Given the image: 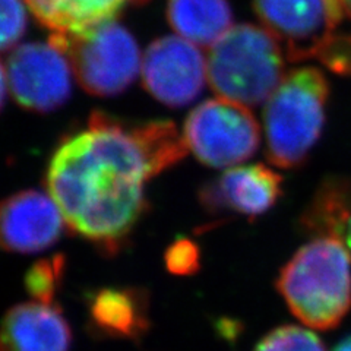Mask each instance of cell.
Listing matches in <instances>:
<instances>
[{"instance_id": "cell-1", "label": "cell", "mask_w": 351, "mask_h": 351, "mask_svg": "<svg viewBox=\"0 0 351 351\" xmlns=\"http://www.w3.org/2000/svg\"><path fill=\"white\" fill-rule=\"evenodd\" d=\"M186 148L171 122L126 125L95 112L54 151L47 191L73 233L113 252L147 210V182L182 161Z\"/></svg>"}, {"instance_id": "cell-2", "label": "cell", "mask_w": 351, "mask_h": 351, "mask_svg": "<svg viewBox=\"0 0 351 351\" xmlns=\"http://www.w3.org/2000/svg\"><path fill=\"white\" fill-rule=\"evenodd\" d=\"M277 289L306 326L334 329L351 309V258L343 240L316 237L281 268Z\"/></svg>"}, {"instance_id": "cell-3", "label": "cell", "mask_w": 351, "mask_h": 351, "mask_svg": "<svg viewBox=\"0 0 351 351\" xmlns=\"http://www.w3.org/2000/svg\"><path fill=\"white\" fill-rule=\"evenodd\" d=\"M329 82L304 66L284 76L263 110L267 157L274 166L298 169L309 158L325 125Z\"/></svg>"}, {"instance_id": "cell-4", "label": "cell", "mask_w": 351, "mask_h": 351, "mask_svg": "<svg viewBox=\"0 0 351 351\" xmlns=\"http://www.w3.org/2000/svg\"><path fill=\"white\" fill-rule=\"evenodd\" d=\"M285 54L263 27L240 24L210 47L208 82L219 98L246 107L268 101L284 78Z\"/></svg>"}, {"instance_id": "cell-5", "label": "cell", "mask_w": 351, "mask_h": 351, "mask_svg": "<svg viewBox=\"0 0 351 351\" xmlns=\"http://www.w3.org/2000/svg\"><path fill=\"white\" fill-rule=\"evenodd\" d=\"M50 43L66 53L76 80L91 95L123 93L141 71L142 58L134 36L114 21L80 36H51Z\"/></svg>"}, {"instance_id": "cell-6", "label": "cell", "mask_w": 351, "mask_h": 351, "mask_svg": "<svg viewBox=\"0 0 351 351\" xmlns=\"http://www.w3.org/2000/svg\"><path fill=\"white\" fill-rule=\"evenodd\" d=\"M183 139L201 162L221 169L254 156L261 142V129L249 107L214 98L189 114Z\"/></svg>"}, {"instance_id": "cell-7", "label": "cell", "mask_w": 351, "mask_h": 351, "mask_svg": "<svg viewBox=\"0 0 351 351\" xmlns=\"http://www.w3.org/2000/svg\"><path fill=\"white\" fill-rule=\"evenodd\" d=\"M254 9L290 62L316 59L347 16L341 0H254Z\"/></svg>"}, {"instance_id": "cell-8", "label": "cell", "mask_w": 351, "mask_h": 351, "mask_svg": "<svg viewBox=\"0 0 351 351\" xmlns=\"http://www.w3.org/2000/svg\"><path fill=\"white\" fill-rule=\"evenodd\" d=\"M5 68L9 90L21 107L49 113L68 101L73 71L66 53L53 43L16 47Z\"/></svg>"}, {"instance_id": "cell-9", "label": "cell", "mask_w": 351, "mask_h": 351, "mask_svg": "<svg viewBox=\"0 0 351 351\" xmlns=\"http://www.w3.org/2000/svg\"><path fill=\"white\" fill-rule=\"evenodd\" d=\"M145 90L162 104L183 107L204 90L206 58L199 47L179 36L149 44L141 64Z\"/></svg>"}, {"instance_id": "cell-10", "label": "cell", "mask_w": 351, "mask_h": 351, "mask_svg": "<svg viewBox=\"0 0 351 351\" xmlns=\"http://www.w3.org/2000/svg\"><path fill=\"white\" fill-rule=\"evenodd\" d=\"M66 223L50 195L21 191L0 202V249L36 254L60 239Z\"/></svg>"}, {"instance_id": "cell-11", "label": "cell", "mask_w": 351, "mask_h": 351, "mask_svg": "<svg viewBox=\"0 0 351 351\" xmlns=\"http://www.w3.org/2000/svg\"><path fill=\"white\" fill-rule=\"evenodd\" d=\"M282 195L281 174L265 164L227 170L201 191V204L210 213L233 211L259 217L269 211Z\"/></svg>"}, {"instance_id": "cell-12", "label": "cell", "mask_w": 351, "mask_h": 351, "mask_svg": "<svg viewBox=\"0 0 351 351\" xmlns=\"http://www.w3.org/2000/svg\"><path fill=\"white\" fill-rule=\"evenodd\" d=\"M72 332L54 304H16L0 324V351H69Z\"/></svg>"}, {"instance_id": "cell-13", "label": "cell", "mask_w": 351, "mask_h": 351, "mask_svg": "<svg viewBox=\"0 0 351 351\" xmlns=\"http://www.w3.org/2000/svg\"><path fill=\"white\" fill-rule=\"evenodd\" d=\"M130 0H25L51 36L73 37L113 21ZM142 2V0H134Z\"/></svg>"}, {"instance_id": "cell-14", "label": "cell", "mask_w": 351, "mask_h": 351, "mask_svg": "<svg viewBox=\"0 0 351 351\" xmlns=\"http://www.w3.org/2000/svg\"><path fill=\"white\" fill-rule=\"evenodd\" d=\"M90 321L110 338L138 339L148 329V300L134 289H104L90 303Z\"/></svg>"}, {"instance_id": "cell-15", "label": "cell", "mask_w": 351, "mask_h": 351, "mask_svg": "<svg viewBox=\"0 0 351 351\" xmlns=\"http://www.w3.org/2000/svg\"><path fill=\"white\" fill-rule=\"evenodd\" d=\"M167 19L176 34L197 47H211L233 27L227 0H169Z\"/></svg>"}, {"instance_id": "cell-16", "label": "cell", "mask_w": 351, "mask_h": 351, "mask_svg": "<svg viewBox=\"0 0 351 351\" xmlns=\"http://www.w3.org/2000/svg\"><path fill=\"white\" fill-rule=\"evenodd\" d=\"M351 219V179L326 178L300 217L303 232L343 240Z\"/></svg>"}, {"instance_id": "cell-17", "label": "cell", "mask_w": 351, "mask_h": 351, "mask_svg": "<svg viewBox=\"0 0 351 351\" xmlns=\"http://www.w3.org/2000/svg\"><path fill=\"white\" fill-rule=\"evenodd\" d=\"M64 272L63 256H53L36 262L25 276V289L34 302L54 304Z\"/></svg>"}, {"instance_id": "cell-18", "label": "cell", "mask_w": 351, "mask_h": 351, "mask_svg": "<svg viewBox=\"0 0 351 351\" xmlns=\"http://www.w3.org/2000/svg\"><path fill=\"white\" fill-rule=\"evenodd\" d=\"M254 351H326L322 339L313 331L298 325L272 329L256 344Z\"/></svg>"}, {"instance_id": "cell-19", "label": "cell", "mask_w": 351, "mask_h": 351, "mask_svg": "<svg viewBox=\"0 0 351 351\" xmlns=\"http://www.w3.org/2000/svg\"><path fill=\"white\" fill-rule=\"evenodd\" d=\"M25 0H0V51L9 50L24 36L28 22Z\"/></svg>"}, {"instance_id": "cell-20", "label": "cell", "mask_w": 351, "mask_h": 351, "mask_svg": "<svg viewBox=\"0 0 351 351\" xmlns=\"http://www.w3.org/2000/svg\"><path fill=\"white\" fill-rule=\"evenodd\" d=\"M316 59L337 75L351 76V32H335L317 51Z\"/></svg>"}, {"instance_id": "cell-21", "label": "cell", "mask_w": 351, "mask_h": 351, "mask_svg": "<svg viewBox=\"0 0 351 351\" xmlns=\"http://www.w3.org/2000/svg\"><path fill=\"white\" fill-rule=\"evenodd\" d=\"M166 262L169 269L174 274H192L199 267V250L191 240H178L167 250Z\"/></svg>"}, {"instance_id": "cell-22", "label": "cell", "mask_w": 351, "mask_h": 351, "mask_svg": "<svg viewBox=\"0 0 351 351\" xmlns=\"http://www.w3.org/2000/svg\"><path fill=\"white\" fill-rule=\"evenodd\" d=\"M8 76H6V68L0 63V110L5 106L6 100V91H8Z\"/></svg>"}, {"instance_id": "cell-23", "label": "cell", "mask_w": 351, "mask_h": 351, "mask_svg": "<svg viewBox=\"0 0 351 351\" xmlns=\"http://www.w3.org/2000/svg\"><path fill=\"white\" fill-rule=\"evenodd\" d=\"M332 351H351V334L347 335L343 341H339Z\"/></svg>"}, {"instance_id": "cell-24", "label": "cell", "mask_w": 351, "mask_h": 351, "mask_svg": "<svg viewBox=\"0 0 351 351\" xmlns=\"http://www.w3.org/2000/svg\"><path fill=\"white\" fill-rule=\"evenodd\" d=\"M344 240H346V243H347L348 249L351 250V219H350V221H348V226H347V228H346V234H344Z\"/></svg>"}, {"instance_id": "cell-25", "label": "cell", "mask_w": 351, "mask_h": 351, "mask_svg": "<svg viewBox=\"0 0 351 351\" xmlns=\"http://www.w3.org/2000/svg\"><path fill=\"white\" fill-rule=\"evenodd\" d=\"M344 10H346V15L351 18V0H341Z\"/></svg>"}]
</instances>
